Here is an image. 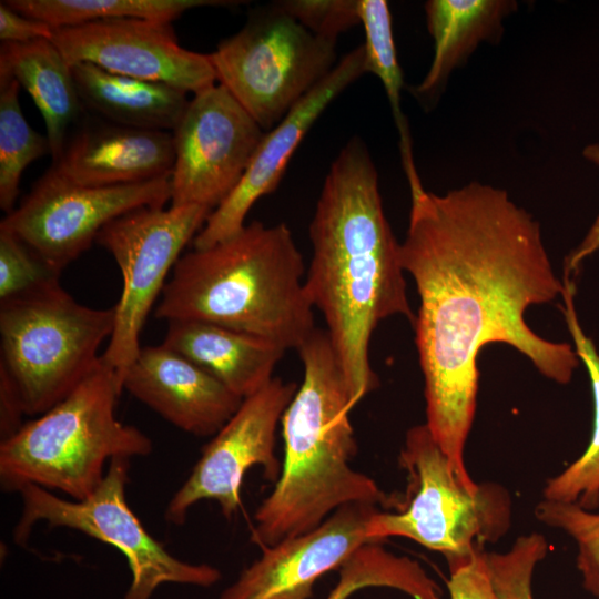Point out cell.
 Here are the masks:
<instances>
[{
	"mask_svg": "<svg viewBox=\"0 0 599 599\" xmlns=\"http://www.w3.org/2000/svg\"><path fill=\"white\" fill-rule=\"evenodd\" d=\"M173 164V135L169 131L106 122L68 138L52 167L75 184L106 187L170 175Z\"/></svg>",
	"mask_w": 599,
	"mask_h": 599,
	"instance_id": "obj_18",
	"label": "cell"
},
{
	"mask_svg": "<svg viewBox=\"0 0 599 599\" xmlns=\"http://www.w3.org/2000/svg\"><path fill=\"white\" fill-rule=\"evenodd\" d=\"M0 77L17 80L33 99L43 116L50 154L55 161L62 153L70 126L83 106L72 67L52 40L1 42Z\"/></svg>",
	"mask_w": 599,
	"mask_h": 599,
	"instance_id": "obj_20",
	"label": "cell"
},
{
	"mask_svg": "<svg viewBox=\"0 0 599 599\" xmlns=\"http://www.w3.org/2000/svg\"><path fill=\"white\" fill-rule=\"evenodd\" d=\"M211 212L195 204L140 207L111 221L99 233L97 242L113 256L122 275L114 329L101 355L120 382L141 349V329L169 273Z\"/></svg>",
	"mask_w": 599,
	"mask_h": 599,
	"instance_id": "obj_10",
	"label": "cell"
},
{
	"mask_svg": "<svg viewBox=\"0 0 599 599\" xmlns=\"http://www.w3.org/2000/svg\"><path fill=\"white\" fill-rule=\"evenodd\" d=\"M378 506L351 502L313 530L263 548L219 599H309L315 582L372 542L367 525Z\"/></svg>",
	"mask_w": 599,
	"mask_h": 599,
	"instance_id": "obj_15",
	"label": "cell"
},
{
	"mask_svg": "<svg viewBox=\"0 0 599 599\" xmlns=\"http://www.w3.org/2000/svg\"><path fill=\"white\" fill-rule=\"evenodd\" d=\"M115 313L77 302L59 282L0 302V366L26 415L45 413L94 370Z\"/></svg>",
	"mask_w": 599,
	"mask_h": 599,
	"instance_id": "obj_7",
	"label": "cell"
},
{
	"mask_svg": "<svg viewBox=\"0 0 599 599\" xmlns=\"http://www.w3.org/2000/svg\"><path fill=\"white\" fill-rule=\"evenodd\" d=\"M297 386L280 377L243 399L227 423L203 447L201 457L165 509V519L183 525L200 500H214L226 519L241 506V487L248 469L258 466L266 480L277 481L282 465L275 435Z\"/></svg>",
	"mask_w": 599,
	"mask_h": 599,
	"instance_id": "obj_13",
	"label": "cell"
},
{
	"mask_svg": "<svg viewBox=\"0 0 599 599\" xmlns=\"http://www.w3.org/2000/svg\"><path fill=\"white\" fill-rule=\"evenodd\" d=\"M407 176L410 212L400 243L402 265L414 280L419 308L413 326L424 376L426 425L460 483L470 490L464 451L476 412L477 357L504 343L548 379L568 384L579 357L568 343L537 335L530 305L561 296L540 225L505 190L470 182L445 194Z\"/></svg>",
	"mask_w": 599,
	"mask_h": 599,
	"instance_id": "obj_1",
	"label": "cell"
},
{
	"mask_svg": "<svg viewBox=\"0 0 599 599\" xmlns=\"http://www.w3.org/2000/svg\"><path fill=\"white\" fill-rule=\"evenodd\" d=\"M59 282L23 242L0 229V302L34 292Z\"/></svg>",
	"mask_w": 599,
	"mask_h": 599,
	"instance_id": "obj_30",
	"label": "cell"
},
{
	"mask_svg": "<svg viewBox=\"0 0 599 599\" xmlns=\"http://www.w3.org/2000/svg\"><path fill=\"white\" fill-rule=\"evenodd\" d=\"M276 4L314 35L333 43L342 32L361 23L358 0H286Z\"/></svg>",
	"mask_w": 599,
	"mask_h": 599,
	"instance_id": "obj_31",
	"label": "cell"
},
{
	"mask_svg": "<svg viewBox=\"0 0 599 599\" xmlns=\"http://www.w3.org/2000/svg\"><path fill=\"white\" fill-rule=\"evenodd\" d=\"M170 177L93 187L75 184L51 167L2 219L0 229L16 235L60 275L111 221L140 207H164L171 200Z\"/></svg>",
	"mask_w": 599,
	"mask_h": 599,
	"instance_id": "obj_11",
	"label": "cell"
},
{
	"mask_svg": "<svg viewBox=\"0 0 599 599\" xmlns=\"http://www.w3.org/2000/svg\"><path fill=\"white\" fill-rule=\"evenodd\" d=\"M246 398L273 378L286 352L258 336L201 321H171L162 342Z\"/></svg>",
	"mask_w": 599,
	"mask_h": 599,
	"instance_id": "obj_19",
	"label": "cell"
},
{
	"mask_svg": "<svg viewBox=\"0 0 599 599\" xmlns=\"http://www.w3.org/2000/svg\"><path fill=\"white\" fill-rule=\"evenodd\" d=\"M561 306L575 352L583 362L590 379L593 399V427L586 450L557 476L549 478L542 490L544 499L576 502L587 510L599 508V351L579 323L575 308V284L562 275Z\"/></svg>",
	"mask_w": 599,
	"mask_h": 599,
	"instance_id": "obj_23",
	"label": "cell"
},
{
	"mask_svg": "<svg viewBox=\"0 0 599 599\" xmlns=\"http://www.w3.org/2000/svg\"><path fill=\"white\" fill-rule=\"evenodd\" d=\"M484 550L449 567L447 588L450 599H498L483 558Z\"/></svg>",
	"mask_w": 599,
	"mask_h": 599,
	"instance_id": "obj_32",
	"label": "cell"
},
{
	"mask_svg": "<svg viewBox=\"0 0 599 599\" xmlns=\"http://www.w3.org/2000/svg\"><path fill=\"white\" fill-rule=\"evenodd\" d=\"M24 409L18 389L7 370L0 366V434L1 440L22 427Z\"/></svg>",
	"mask_w": 599,
	"mask_h": 599,
	"instance_id": "obj_34",
	"label": "cell"
},
{
	"mask_svg": "<svg viewBox=\"0 0 599 599\" xmlns=\"http://www.w3.org/2000/svg\"><path fill=\"white\" fill-rule=\"evenodd\" d=\"M534 512L541 524L560 529L575 541L582 587L599 599V512L576 502L547 499L538 502Z\"/></svg>",
	"mask_w": 599,
	"mask_h": 599,
	"instance_id": "obj_28",
	"label": "cell"
},
{
	"mask_svg": "<svg viewBox=\"0 0 599 599\" xmlns=\"http://www.w3.org/2000/svg\"><path fill=\"white\" fill-rule=\"evenodd\" d=\"M296 352L304 374L281 420L282 471L254 514L252 540L262 548L313 530L344 505L397 509L402 500L349 464L357 453L349 413L361 399L327 332L316 327Z\"/></svg>",
	"mask_w": 599,
	"mask_h": 599,
	"instance_id": "obj_3",
	"label": "cell"
},
{
	"mask_svg": "<svg viewBox=\"0 0 599 599\" xmlns=\"http://www.w3.org/2000/svg\"><path fill=\"white\" fill-rule=\"evenodd\" d=\"M517 8L508 0H429L425 3L434 57L417 95L439 90L450 72L460 65L481 41H497L502 19Z\"/></svg>",
	"mask_w": 599,
	"mask_h": 599,
	"instance_id": "obj_22",
	"label": "cell"
},
{
	"mask_svg": "<svg viewBox=\"0 0 599 599\" xmlns=\"http://www.w3.org/2000/svg\"><path fill=\"white\" fill-rule=\"evenodd\" d=\"M383 587L412 599H441V590L418 561L396 556L379 544H367L339 568V578L326 599H348L358 590Z\"/></svg>",
	"mask_w": 599,
	"mask_h": 599,
	"instance_id": "obj_25",
	"label": "cell"
},
{
	"mask_svg": "<svg viewBox=\"0 0 599 599\" xmlns=\"http://www.w3.org/2000/svg\"><path fill=\"white\" fill-rule=\"evenodd\" d=\"M54 29L48 23L27 17L3 1L0 2V39L7 43H28L35 40H52Z\"/></svg>",
	"mask_w": 599,
	"mask_h": 599,
	"instance_id": "obj_33",
	"label": "cell"
},
{
	"mask_svg": "<svg viewBox=\"0 0 599 599\" xmlns=\"http://www.w3.org/2000/svg\"><path fill=\"white\" fill-rule=\"evenodd\" d=\"M304 280L303 256L287 225L254 221L183 254L154 315L213 323L296 351L316 328Z\"/></svg>",
	"mask_w": 599,
	"mask_h": 599,
	"instance_id": "obj_4",
	"label": "cell"
},
{
	"mask_svg": "<svg viewBox=\"0 0 599 599\" xmlns=\"http://www.w3.org/2000/svg\"><path fill=\"white\" fill-rule=\"evenodd\" d=\"M71 67L82 105L111 123L173 131L189 103L187 93L164 83L112 73L85 62Z\"/></svg>",
	"mask_w": 599,
	"mask_h": 599,
	"instance_id": "obj_21",
	"label": "cell"
},
{
	"mask_svg": "<svg viewBox=\"0 0 599 599\" xmlns=\"http://www.w3.org/2000/svg\"><path fill=\"white\" fill-rule=\"evenodd\" d=\"M52 42L70 65L105 71L196 94L217 83L209 54L179 44L171 23L111 19L54 29Z\"/></svg>",
	"mask_w": 599,
	"mask_h": 599,
	"instance_id": "obj_14",
	"label": "cell"
},
{
	"mask_svg": "<svg viewBox=\"0 0 599 599\" xmlns=\"http://www.w3.org/2000/svg\"><path fill=\"white\" fill-rule=\"evenodd\" d=\"M13 10L53 29L111 19H142L171 23L199 7L237 3L221 0H4Z\"/></svg>",
	"mask_w": 599,
	"mask_h": 599,
	"instance_id": "obj_24",
	"label": "cell"
},
{
	"mask_svg": "<svg viewBox=\"0 0 599 599\" xmlns=\"http://www.w3.org/2000/svg\"><path fill=\"white\" fill-rule=\"evenodd\" d=\"M365 71L364 47L348 52L272 130L265 132L233 192L209 215L193 248L213 246L246 224L251 207L276 190L294 151L328 104Z\"/></svg>",
	"mask_w": 599,
	"mask_h": 599,
	"instance_id": "obj_16",
	"label": "cell"
},
{
	"mask_svg": "<svg viewBox=\"0 0 599 599\" xmlns=\"http://www.w3.org/2000/svg\"><path fill=\"white\" fill-rule=\"evenodd\" d=\"M547 552V540L538 532L518 537L505 552L484 550L483 558L498 599H534V571Z\"/></svg>",
	"mask_w": 599,
	"mask_h": 599,
	"instance_id": "obj_29",
	"label": "cell"
},
{
	"mask_svg": "<svg viewBox=\"0 0 599 599\" xmlns=\"http://www.w3.org/2000/svg\"><path fill=\"white\" fill-rule=\"evenodd\" d=\"M583 156L599 166V144H590L586 146L583 150ZM598 250L599 214L580 244L575 247L568 256H566L564 262V274L570 276L572 273H577L582 261Z\"/></svg>",
	"mask_w": 599,
	"mask_h": 599,
	"instance_id": "obj_35",
	"label": "cell"
},
{
	"mask_svg": "<svg viewBox=\"0 0 599 599\" xmlns=\"http://www.w3.org/2000/svg\"><path fill=\"white\" fill-rule=\"evenodd\" d=\"M128 458H114L102 483L82 500L64 499L35 485L23 487L13 538L24 544L35 524L65 527L116 548L125 557L131 583L123 599H151L163 583L211 587L222 577L207 564H189L172 556L143 527L126 502Z\"/></svg>",
	"mask_w": 599,
	"mask_h": 599,
	"instance_id": "obj_9",
	"label": "cell"
},
{
	"mask_svg": "<svg viewBox=\"0 0 599 599\" xmlns=\"http://www.w3.org/2000/svg\"><path fill=\"white\" fill-rule=\"evenodd\" d=\"M123 390L175 427L200 437L214 436L243 398L199 365L166 347H141L121 376Z\"/></svg>",
	"mask_w": 599,
	"mask_h": 599,
	"instance_id": "obj_17",
	"label": "cell"
},
{
	"mask_svg": "<svg viewBox=\"0 0 599 599\" xmlns=\"http://www.w3.org/2000/svg\"><path fill=\"white\" fill-rule=\"evenodd\" d=\"M359 22L365 31V71L382 82L397 125L403 165L414 162L406 119L400 109L404 87L393 38L392 16L384 0H358Z\"/></svg>",
	"mask_w": 599,
	"mask_h": 599,
	"instance_id": "obj_27",
	"label": "cell"
},
{
	"mask_svg": "<svg viewBox=\"0 0 599 599\" xmlns=\"http://www.w3.org/2000/svg\"><path fill=\"white\" fill-rule=\"evenodd\" d=\"M209 58L217 83L265 132L336 65L335 43L314 35L277 4L251 14Z\"/></svg>",
	"mask_w": 599,
	"mask_h": 599,
	"instance_id": "obj_8",
	"label": "cell"
},
{
	"mask_svg": "<svg viewBox=\"0 0 599 599\" xmlns=\"http://www.w3.org/2000/svg\"><path fill=\"white\" fill-rule=\"evenodd\" d=\"M172 135V206L213 211L242 180L265 131L216 83L193 95Z\"/></svg>",
	"mask_w": 599,
	"mask_h": 599,
	"instance_id": "obj_12",
	"label": "cell"
},
{
	"mask_svg": "<svg viewBox=\"0 0 599 599\" xmlns=\"http://www.w3.org/2000/svg\"><path fill=\"white\" fill-rule=\"evenodd\" d=\"M407 488L396 511L377 510L367 525L372 542L404 537L444 555L448 568L502 538L511 525V499L496 483L467 489L426 424L410 427L398 457Z\"/></svg>",
	"mask_w": 599,
	"mask_h": 599,
	"instance_id": "obj_6",
	"label": "cell"
},
{
	"mask_svg": "<svg viewBox=\"0 0 599 599\" xmlns=\"http://www.w3.org/2000/svg\"><path fill=\"white\" fill-rule=\"evenodd\" d=\"M20 88L17 80L0 77V207L7 214L14 209L27 166L50 153L47 136L34 131L23 116Z\"/></svg>",
	"mask_w": 599,
	"mask_h": 599,
	"instance_id": "obj_26",
	"label": "cell"
},
{
	"mask_svg": "<svg viewBox=\"0 0 599 599\" xmlns=\"http://www.w3.org/2000/svg\"><path fill=\"white\" fill-rule=\"evenodd\" d=\"M122 384L102 357L68 396L0 443V485H35L73 500L89 497L114 458L146 456L151 439L115 415Z\"/></svg>",
	"mask_w": 599,
	"mask_h": 599,
	"instance_id": "obj_5",
	"label": "cell"
},
{
	"mask_svg": "<svg viewBox=\"0 0 599 599\" xmlns=\"http://www.w3.org/2000/svg\"><path fill=\"white\" fill-rule=\"evenodd\" d=\"M308 235V300L326 323L332 347L362 400L378 386L369 345L378 324L415 315L408 302L400 244L383 209L378 173L359 138L341 150L324 180Z\"/></svg>",
	"mask_w": 599,
	"mask_h": 599,
	"instance_id": "obj_2",
	"label": "cell"
}]
</instances>
